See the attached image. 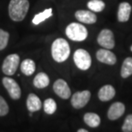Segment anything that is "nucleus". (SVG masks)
Returning <instances> with one entry per match:
<instances>
[{
  "label": "nucleus",
  "instance_id": "1",
  "mask_svg": "<svg viewBox=\"0 0 132 132\" xmlns=\"http://www.w3.org/2000/svg\"><path fill=\"white\" fill-rule=\"evenodd\" d=\"M28 9V0H11L9 4L10 17L15 22H21L27 15Z\"/></svg>",
  "mask_w": 132,
  "mask_h": 132
},
{
  "label": "nucleus",
  "instance_id": "2",
  "mask_svg": "<svg viewBox=\"0 0 132 132\" xmlns=\"http://www.w3.org/2000/svg\"><path fill=\"white\" fill-rule=\"evenodd\" d=\"M70 54V45L64 39L59 38L53 41L52 45V56L57 63L64 62Z\"/></svg>",
  "mask_w": 132,
  "mask_h": 132
},
{
  "label": "nucleus",
  "instance_id": "3",
  "mask_svg": "<svg viewBox=\"0 0 132 132\" xmlns=\"http://www.w3.org/2000/svg\"><path fill=\"white\" fill-rule=\"evenodd\" d=\"M67 37L74 41H83L88 37V30L80 23L72 22L67 26L65 29Z\"/></svg>",
  "mask_w": 132,
  "mask_h": 132
},
{
  "label": "nucleus",
  "instance_id": "4",
  "mask_svg": "<svg viewBox=\"0 0 132 132\" xmlns=\"http://www.w3.org/2000/svg\"><path fill=\"white\" fill-rule=\"evenodd\" d=\"M74 62L76 67L81 70H87L90 68L92 59L90 54L84 49L76 50L73 56Z\"/></svg>",
  "mask_w": 132,
  "mask_h": 132
},
{
  "label": "nucleus",
  "instance_id": "5",
  "mask_svg": "<svg viewBox=\"0 0 132 132\" xmlns=\"http://www.w3.org/2000/svg\"><path fill=\"white\" fill-rule=\"evenodd\" d=\"M20 63V57L17 54H10L5 57L2 65V70L5 75L12 76L16 71Z\"/></svg>",
  "mask_w": 132,
  "mask_h": 132
},
{
  "label": "nucleus",
  "instance_id": "6",
  "mask_svg": "<svg viewBox=\"0 0 132 132\" xmlns=\"http://www.w3.org/2000/svg\"><path fill=\"white\" fill-rule=\"evenodd\" d=\"M91 97V93L88 90L76 92L71 98V105L76 109H80L88 104Z\"/></svg>",
  "mask_w": 132,
  "mask_h": 132
},
{
  "label": "nucleus",
  "instance_id": "7",
  "mask_svg": "<svg viewBox=\"0 0 132 132\" xmlns=\"http://www.w3.org/2000/svg\"><path fill=\"white\" fill-rule=\"evenodd\" d=\"M3 84L13 100H19L21 97V88L14 79L10 77L3 78Z\"/></svg>",
  "mask_w": 132,
  "mask_h": 132
},
{
  "label": "nucleus",
  "instance_id": "8",
  "mask_svg": "<svg viewBox=\"0 0 132 132\" xmlns=\"http://www.w3.org/2000/svg\"><path fill=\"white\" fill-rule=\"evenodd\" d=\"M97 41L105 49H112L115 46V39L113 33L109 29H103L100 33Z\"/></svg>",
  "mask_w": 132,
  "mask_h": 132
},
{
  "label": "nucleus",
  "instance_id": "9",
  "mask_svg": "<svg viewBox=\"0 0 132 132\" xmlns=\"http://www.w3.org/2000/svg\"><path fill=\"white\" fill-rule=\"evenodd\" d=\"M53 90L56 94L64 100H67L70 97V88L68 86L67 82L63 79H59L55 81L53 84Z\"/></svg>",
  "mask_w": 132,
  "mask_h": 132
},
{
  "label": "nucleus",
  "instance_id": "10",
  "mask_svg": "<svg viewBox=\"0 0 132 132\" xmlns=\"http://www.w3.org/2000/svg\"><path fill=\"white\" fill-rule=\"evenodd\" d=\"M96 57L100 62L105 64L113 65L117 62V57L115 54L108 49H100L96 52Z\"/></svg>",
  "mask_w": 132,
  "mask_h": 132
},
{
  "label": "nucleus",
  "instance_id": "11",
  "mask_svg": "<svg viewBox=\"0 0 132 132\" xmlns=\"http://www.w3.org/2000/svg\"><path fill=\"white\" fill-rule=\"evenodd\" d=\"M125 111V106L121 102H115L111 105L108 110L107 116L110 120H116L119 118Z\"/></svg>",
  "mask_w": 132,
  "mask_h": 132
},
{
  "label": "nucleus",
  "instance_id": "12",
  "mask_svg": "<svg viewBox=\"0 0 132 132\" xmlns=\"http://www.w3.org/2000/svg\"><path fill=\"white\" fill-rule=\"evenodd\" d=\"M75 16L79 22L86 23V24H93L97 21L96 15L88 10H77L75 14Z\"/></svg>",
  "mask_w": 132,
  "mask_h": 132
},
{
  "label": "nucleus",
  "instance_id": "13",
  "mask_svg": "<svg viewBox=\"0 0 132 132\" xmlns=\"http://www.w3.org/2000/svg\"><path fill=\"white\" fill-rule=\"evenodd\" d=\"M131 13V5L127 2H123L119 4L118 10V20L120 22H127Z\"/></svg>",
  "mask_w": 132,
  "mask_h": 132
},
{
  "label": "nucleus",
  "instance_id": "14",
  "mask_svg": "<svg viewBox=\"0 0 132 132\" xmlns=\"http://www.w3.org/2000/svg\"><path fill=\"white\" fill-rule=\"evenodd\" d=\"M115 88L112 85H105L100 89L98 96L101 101H108L115 96Z\"/></svg>",
  "mask_w": 132,
  "mask_h": 132
},
{
  "label": "nucleus",
  "instance_id": "15",
  "mask_svg": "<svg viewBox=\"0 0 132 132\" xmlns=\"http://www.w3.org/2000/svg\"><path fill=\"white\" fill-rule=\"evenodd\" d=\"M27 107L30 112H35L40 110L41 101L36 94H30L27 99Z\"/></svg>",
  "mask_w": 132,
  "mask_h": 132
},
{
  "label": "nucleus",
  "instance_id": "16",
  "mask_svg": "<svg viewBox=\"0 0 132 132\" xmlns=\"http://www.w3.org/2000/svg\"><path fill=\"white\" fill-rule=\"evenodd\" d=\"M50 83V79L48 76L44 72H39L37 74L34 79V86L37 88H46Z\"/></svg>",
  "mask_w": 132,
  "mask_h": 132
},
{
  "label": "nucleus",
  "instance_id": "17",
  "mask_svg": "<svg viewBox=\"0 0 132 132\" xmlns=\"http://www.w3.org/2000/svg\"><path fill=\"white\" fill-rule=\"evenodd\" d=\"M84 122L86 125H88L91 128H96L98 127L100 123V118L98 114L94 112H88L84 115Z\"/></svg>",
  "mask_w": 132,
  "mask_h": 132
},
{
  "label": "nucleus",
  "instance_id": "18",
  "mask_svg": "<svg viewBox=\"0 0 132 132\" xmlns=\"http://www.w3.org/2000/svg\"><path fill=\"white\" fill-rule=\"evenodd\" d=\"M21 71L26 76H31L35 71V63L32 59H25L21 64Z\"/></svg>",
  "mask_w": 132,
  "mask_h": 132
},
{
  "label": "nucleus",
  "instance_id": "19",
  "mask_svg": "<svg viewBox=\"0 0 132 132\" xmlns=\"http://www.w3.org/2000/svg\"><path fill=\"white\" fill-rule=\"evenodd\" d=\"M52 15V9L49 8V9L45 10L43 12H40V13H39V14L34 15L32 22L34 25H38L39 23L43 22L44 21H46V19H48Z\"/></svg>",
  "mask_w": 132,
  "mask_h": 132
},
{
  "label": "nucleus",
  "instance_id": "20",
  "mask_svg": "<svg viewBox=\"0 0 132 132\" xmlns=\"http://www.w3.org/2000/svg\"><path fill=\"white\" fill-rule=\"evenodd\" d=\"M132 75V57H127L123 62L121 68V76L123 78H127Z\"/></svg>",
  "mask_w": 132,
  "mask_h": 132
},
{
  "label": "nucleus",
  "instance_id": "21",
  "mask_svg": "<svg viewBox=\"0 0 132 132\" xmlns=\"http://www.w3.org/2000/svg\"><path fill=\"white\" fill-rule=\"evenodd\" d=\"M105 3L102 0H91L88 3V7L91 11L101 12L105 9Z\"/></svg>",
  "mask_w": 132,
  "mask_h": 132
},
{
  "label": "nucleus",
  "instance_id": "22",
  "mask_svg": "<svg viewBox=\"0 0 132 132\" xmlns=\"http://www.w3.org/2000/svg\"><path fill=\"white\" fill-rule=\"evenodd\" d=\"M57 104L53 99H46L44 102V111L45 112L49 115H52L56 112Z\"/></svg>",
  "mask_w": 132,
  "mask_h": 132
},
{
  "label": "nucleus",
  "instance_id": "23",
  "mask_svg": "<svg viewBox=\"0 0 132 132\" xmlns=\"http://www.w3.org/2000/svg\"><path fill=\"white\" fill-rule=\"evenodd\" d=\"M9 33L3 29H0V51L4 50L7 46L8 41H9Z\"/></svg>",
  "mask_w": 132,
  "mask_h": 132
},
{
  "label": "nucleus",
  "instance_id": "24",
  "mask_svg": "<svg viewBox=\"0 0 132 132\" xmlns=\"http://www.w3.org/2000/svg\"><path fill=\"white\" fill-rule=\"evenodd\" d=\"M122 130L123 132H132V114L126 117L122 126Z\"/></svg>",
  "mask_w": 132,
  "mask_h": 132
},
{
  "label": "nucleus",
  "instance_id": "25",
  "mask_svg": "<svg viewBox=\"0 0 132 132\" xmlns=\"http://www.w3.org/2000/svg\"><path fill=\"white\" fill-rule=\"evenodd\" d=\"M8 112H9L8 104L5 101V100L2 96H0V116L1 117L5 116L6 114H8Z\"/></svg>",
  "mask_w": 132,
  "mask_h": 132
},
{
  "label": "nucleus",
  "instance_id": "26",
  "mask_svg": "<svg viewBox=\"0 0 132 132\" xmlns=\"http://www.w3.org/2000/svg\"><path fill=\"white\" fill-rule=\"evenodd\" d=\"M78 132H88V130H84V129H80V130H78Z\"/></svg>",
  "mask_w": 132,
  "mask_h": 132
},
{
  "label": "nucleus",
  "instance_id": "27",
  "mask_svg": "<svg viewBox=\"0 0 132 132\" xmlns=\"http://www.w3.org/2000/svg\"><path fill=\"white\" fill-rule=\"evenodd\" d=\"M130 51H131V52H132V46H130Z\"/></svg>",
  "mask_w": 132,
  "mask_h": 132
}]
</instances>
